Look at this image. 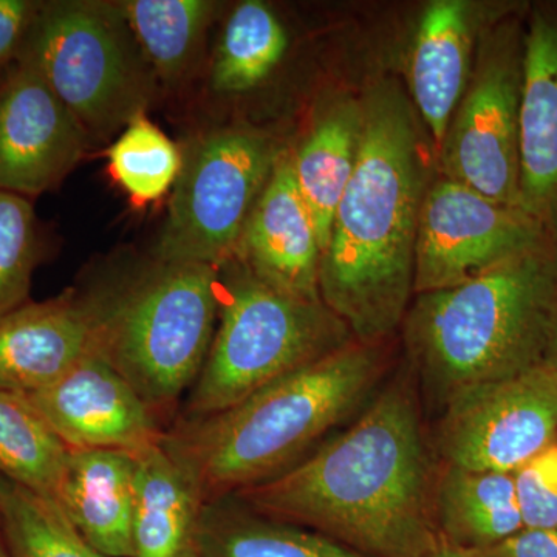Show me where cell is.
<instances>
[{
  "label": "cell",
  "mask_w": 557,
  "mask_h": 557,
  "mask_svg": "<svg viewBox=\"0 0 557 557\" xmlns=\"http://www.w3.org/2000/svg\"><path fill=\"white\" fill-rule=\"evenodd\" d=\"M233 497L368 557H431L443 541L420 406L406 375L381 388L347 431Z\"/></svg>",
  "instance_id": "1"
},
{
  "label": "cell",
  "mask_w": 557,
  "mask_h": 557,
  "mask_svg": "<svg viewBox=\"0 0 557 557\" xmlns=\"http://www.w3.org/2000/svg\"><path fill=\"white\" fill-rule=\"evenodd\" d=\"M359 102L357 166L321 255L319 296L358 343L383 344L412 299L431 170L416 109L399 84L380 81Z\"/></svg>",
  "instance_id": "2"
},
{
  "label": "cell",
  "mask_w": 557,
  "mask_h": 557,
  "mask_svg": "<svg viewBox=\"0 0 557 557\" xmlns=\"http://www.w3.org/2000/svg\"><path fill=\"white\" fill-rule=\"evenodd\" d=\"M384 370L383 344L354 341L222 412L177 418L161 445L189 475L203 504L234 496L318 448L373 397Z\"/></svg>",
  "instance_id": "3"
},
{
  "label": "cell",
  "mask_w": 557,
  "mask_h": 557,
  "mask_svg": "<svg viewBox=\"0 0 557 557\" xmlns=\"http://www.w3.org/2000/svg\"><path fill=\"white\" fill-rule=\"evenodd\" d=\"M557 302V249L500 263L457 287L417 295L403 321L410 364L443 408L461 388L541 364Z\"/></svg>",
  "instance_id": "4"
},
{
  "label": "cell",
  "mask_w": 557,
  "mask_h": 557,
  "mask_svg": "<svg viewBox=\"0 0 557 557\" xmlns=\"http://www.w3.org/2000/svg\"><path fill=\"white\" fill-rule=\"evenodd\" d=\"M95 354L134 387L161 424L172 420L208 357L220 309V271L160 262L90 292ZM166 429V428H164Z\"/></svg>",
  "instance_id": "5"
},
{
  "label": "cell",
  "mask_w": 557,
  "mask_h": 557,
  "mask_svg": "<svg viewBox=\"0 0 557 557\" xmlns=\"http://www.w3.org/2000/svg\"><path fill=\"white\" fill-rule=\"evenodd\" d=\"M219 271V325L178 418L222 412L357 341L322 300L277 292L237 260Z\"/></svg>",
  "instance_id": "6"
},
{
  "label": "cell",
  "mask_w": 557,
  "mask_h": 557,
  "mask_svg": "<svg viewBox=\"0 0 557 557\" xmlns=\"http://www.w3.org/2000/svg\"><path fill=\"white\" fill-rule=\"evenodd\" d=\"M17 61L46 81L90 143L119 137L160 86L120 2H40Z\"/></svg>",
  "instance_id": "7"
},
{
  "label": "cell",
  "mask_w": 557,
  "mask_h": 557,
  "mask_svg": "<svg viewBox=\"0 0 557 557\" xmlns=\"http://www.w3.org/2000/svg\"><path fill=\"white\" fill-rule=\"evenodd\" d=\"M278 152L273 139L240 126L190 138L153 259L215 269L234 260Z\"/></svg>",
  "instance_id": "8"
},
{
  "label": "cell",
  "mask_w": 557,
  "mask_h": 557,
  "mask_svg": "<svg viewBox=\"0 0 557 557\" xmlns=\"http://www.w3.org/2000/svg\"><path fill=\"white\" fill-rule=\"evenodd\" d=\"M523 10L508 14L480 36L467 90L437 150L443 178L512 207H519Z\"/></svg>",
  "instance_id": "9"
},
{
  "label": "cell",
  "mask_w": 557,
  "mask_h": 557,
  "mask_svg": "<svg viewBox=\"0 0 557 557\" xmlns=\"http://www.w3.org/2000/svg\"><path fill=\"white\" fill-rule=\"evenodd\" d=\"M557 440V373L547 364L461 388L443 406L445 467L512 474Z\"/></svg>",
  "instance_id": "10"
},
{
  "label": "cell",
  "mask_w": 557,
  "mask_h": 557,
  "mask_svg": "<svg viewBox=\"0 0 557 557\" xmlns=\"http://www.w3.org/2000/svg\"><path fill=\"white\" fill-rule=\"evenodd\" d=\"M545 247H553L547 234L522 208L440 178L421 205L413 295L457 287Z\"/></svg>",
  "instance_id": "11"
},
{
  "label": "cell",
  "mask_w": 557,
  "mask_h": 557,
  "mask_svg": "<svg viewBox=\"0 0 557 557\" xmlns=\"http://www.w3.org/2000/svg\"><path fill=\"white\" fill-rule=\"evenodd\" d=\"M89 146L64 102L17 61L0 83V190L25 197L58 188Z\"/></svg>",
  "instance_id": "12"
},
{
  "label": "cell",
  "mask_w": 557,
  "mask_h": 557,
  "mask_svg": "<svg viewBox=\"0 0 557 557\" xmlns=\"http://www.w3.org/2000/svg\"><path fill=\"white\" fill-rule=\"evenodd\" d=\"M27 397L70 449L137 456L159 445L166 432L134 387L95 351Z\"/></svg>",
  "instance_id": "13"
},
{
  "label": "cell",
  "mask_w": 557,
  "mask_h": 557,
  "mask_svg": "<svg viewBox=\"0 0 557 557\" xmlns=\"http://www.w3.org/2000/svg\"><path fill=\"white\" fill-rule=\"evenodd\" d=\"M523 9L515 2L434 0L421 13L410 51L409 87L435 152L467 90L480 36Z\"/></svg>",
  "instance_id": "14"
},
{
  "label": "cell",
  "mask_w": 557,
  "mask_h": 557,
  "mask_svg": "<svg viewBox=\"0 0 557 557\" xmlns=\"http://www.w3.org/2000/svg\"><path fill=\"white\" fill-rule=\"evenodd\" d=\"M519 208L557 249V5L525 14V72L519 129Z\"/></svg>",
  "instance_id": "15"
},
{
  "label": "cell",
  "mask_w": 557,
  "mask_h": 557,
  "mask_svg": "<svg viewBox=\"0 0 557 557\" xmlns=\"http://www.w3.org/2000/svg\"><path fill=\"white\" fill-rule=\"evenodd\" d=\"M234 260L277 292L321 300V247L288 150L278 152L269 183L249 214Z\"/></svg>",
  "instance_id": "16"
},
{
  "label": "cell",
  "mask_w": 557,
  "mask_h": 557,
  "mask_svg": "<svg viewBox=\"0 0 557 557\" xmlns=\"http://www.w3.org/2000/svg\"><path fill=\"white\" fill-rule=\"evenodd\" d=\"M97 313L89 293L24 304L0 318V392L32 395L95 351Z\"/></svg>",
  "instance_id": "17"
},
{
  "label": "cell",
  "mask_w": 557,
  "mask_h": 557,
  "mask_svg": "<svg viewBox=\"0 0 557 557\" xmlns=\"http://www.w3.org/2000/svg\"><path fill=\"white\" fill-rule=\"evenodd\" d=\"M137 458L112 449H70L57 500L84 539L108 557H132Z\"/></svg>",
  "instance_id": "18"
},
{
  "label": "cell",
  "mask_w": 557,
  "mask_h": 557,
  "mask_svg": "<svg viewBox=\"0 0 557 557\" xmlns=\"http://www.w3.org/2000/svg\"><path fill=\"white\" fill-rule=\"evenodd\" d=\"M135 458L137 498L132 557H200L205 504L189 475L161 443Z\"/></svg>",
  "instance_id": "19"
},
{
  "label": "cell",
  "mask_w": 557,
  "mask_h": 557,
  "mask_svg": "<svg viewBox=\"0 0 557 557\" xmlns=\"http://www.w3.org/2000/svg\"><path fill=\"white\" fill-rule=\"evenodd\" d=\"M361 102L343 98L322 110L292 153L300 196L309 208L321 247H327L336 208L343 199L361 141Z\"/></svg>",
  "instance_id": "20"
},
{
  "label": "cell",
  "mask_w": 557,
  "mask_h": 557,
  "mask_svg": "<svg viewBox=\"0 0 557 557\" xmlns=\"http://www.w3.org/2000/svg\"><path fill=\"white\" fill-rule=\"evenodd\" d=\"M435 522L454 547L479 553L523 530L512 474L445 467L435 487Z\"/></svg>",
  "instance_id": "21"
},
{
  "label": "cell",
  "mask_w": 557,
  "mask_h": 557,
  "mask_svg": "<svg viewBox=\"0 0 557 557\" xmlns=\"http://www.w3.org/2000/svg\"><path fill=\"white\" fill-rule=\"evenodd\" d=\"M200 557H368L304 527L267 518L223 497L203 505Z\"/></svg>",
  "instance_id": "22"
},
{
  "label": "cell",
  "mask_w": 557,
  "mask_h": 557,
  "mask_svg": "<svg viewBox=\"0 0 557 557\" xmlns=\"http://www.w3.org/2000/svg\"><path fill=\"white\" fill-rule=\"evenodd\" d=\"M120 5L146 60L164 84L180 83L193 70L220 10L212 0H126Z\"/></svg>",
  "instance_id": "23"
},
{
  "label": "cell",
  "mask_w": 557,
  "mask_h": 557,
  "mask_svg": "<svg viewBox=\"0 0 557 557\" xmlns=\"http://www.w3.org/2000/svg\"><path fill=\"white\" fill-rule=\"evenodd\" d=\"M288 47L274 11L260 0H245L231 11L211 67V86L220 95H239L260 86Z\"/></svg>",
  "instance_id": "24"
},
{
  "label": "cell",
  "mask_w": 557,
  "mask_h": 557,
  "mask_svg": "<svg viewBox=\"0 0 557 557\" xmlns=\"http://www.w3.org/2000/svg\"><path fill=\"white\" fill-rule=\"evenodd\" d=\"M70 448L27 395L0 392V475L58 498Z\"/></svg>",
  "instance_id": "25"
},
{
  "label": "cell",
  "mask_w": 557,
  "mask_h": 557,
  "mask_svg": "<svg viewBox=\"0 0 557 557\" xmlns=\"http://www.w3.org/2000/svg\"><path fill=\"white\" fill-rule=\"evenodd\" d=\"M0 531L11 557H108L84 539L57 498L2 475Z\"/></svg>",
  "instance_id": "26"
},
{
  "label": "cell",
  "mask_w": 557,
  "mask_h": 557,
  "mask_svg": "<svg viewBox=\"0 0 557 557\" xmlns=\"http://www.w3.org/2000/svg\"><path fill=\"white\" fill-rule=\"evenodd\" d=\"M109 171L132 203L146 207L166 196L182 168V150L160 127L139 113L108 150Z\"/></svg>",
  "instance_id": "27"
},
{
  "label": "cell",
  "mask_w": 557,
  "mask_h": 557,
  "mask_svg": "<svg viewBox=\"0 0 557 557\" xmlns=\"http://www.w3.org/2000/svg\"><path fill=\"white\" fill-rule=\"evenodd\" d=\"M38 258L35 209L24 196L0 190V318L27 304Z\"/></svg>",
  "instance_id": "28"
},
{
  "label": "cell",
  "mask_w": 557,
  "mask_h": 557,
  "mask_svg": "<svg viewBox=\"0 0 557 557\" xmlns=\"http://www.w3.org/2000/svg\"><path fill=\"white\" fill-rule=\"evenodd\" d=\"M523 528L557 527V440L512 472Z\"/></svg>",
  "instance_id": "29"
},
{
  "label": "cell",
  "mask_w": 557,
  "mask_h": 557,
  "mask_svg": "<svg viewBox=\"0 0 557 557\" xmlns=\"http://www.w3.org/2000/svg\"><path fill=\"white\" fill-rule=\"evenodd\" d=\"M40 2L0 0V69L20 58Z\"/></svg>",
  "instance_id": "30"
},
{
  "label": "cell",
  "mask_w": 557,
  "mask_h": 557,
  "mask_svg": "<svg viewBox=\"0 0 557 557\" xmlns=\"http://www.w3.org/2000/svg\"><path fill=\"white\" fill-rule=\"evenodd\" d=\"M479 557H557L556 528H523L494 547L475 553Z\"/></svg>",
  "instance_id": "31"
},
{
  "label": "cell",
  "mask_w": 557,
  "mask_h": 557,
  "mask_svg": "<svg viewBox=\"0 0 557 557\" xmlns=\"http://www.w3.org/2000/svg\"><path fill=\"white\" fill-rule=\"evenodd\" d=\"M542 362L557 373V302L553 311L552 324H549L547 344H545Z\"/></svg>",
  "instance_id": "32"
},
{
  "label": "cell",
  "mask_w": 557,
  "mask_h": 557,
  "mask_svg": "<svg viewBox=\"0 0 557 557\" xmlns=\"http://www.w3.org/2000/svg\"><path fill=\"white\" fill-rule=\"evenodd\" d=\"M431 557H479L475 553L468 552V549L454 547L443 539L442 544L438 545L437 549L432 553Z\"/></svg>",
  "instance_id": "33"
},
{
  "label": "cell",
  "mask_w": 557,
  "mask_h": 557,
  "mask_svg": "<svg viewBox=\"0 0 557 557\" xmlns=\"http://www.w3.org/2000/svg\"><path fill=\"white\" fill-rule=\"evenodd\" d=\"M0 557H11L9 547H7L5 539L2 536V531H0Z\"/></svg>",
  "instance_id": "34"
}]
</instances>
